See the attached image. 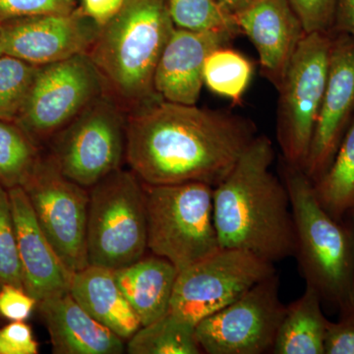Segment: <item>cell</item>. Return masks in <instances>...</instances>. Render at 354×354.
I'll use <instances>...</instances> for the list:
<instances>
[{"mask_svg": "<svg viewBox=\"0 0 354 354\" xmlns=\"http://www.w3.org/2000/svg\"><path fill=\"white\" fill-rule=\"evenodd\" d=\"M257 135L239 114L160 100L127 114L125 160L149 185L216 187Z\"/></svg>", "mask_w": 354, "mask_h": 354, "instance_id": "1", "label": "cell"}, {"mask_svg": "<svg viewBox=\"0 0 354 354\" xmlns=\"http://www.w3.org/2000/svg\"><path fill=\"white\" fill-rule=\"evenodd\" d=\"M274 145L257 135L232 171L214 187V218L223 248L241 249L272 263L295 257L290 195L271 171Z\"/></svg>", "mask_w": 354, "mask_h": 354, "instance_id": "2", "label": "cell"}, {"mask_svg": "<svg viewBox=\"0 0 354 354\" xmlns=\"http://www.w3.org/2000/svg\"><path fill=\"white\" fill-rule=\"evenodd\" d=\"M174 28L167 0H124L120 12L101 26L87 55L102 77L104 94L125 113L162 100L153 77Z\"/></svg>", "mask_w": 354, "mask_h": 354, "instance_id": "3", "label": "cell"}, {"mask_svg": "<svg viewBox=\"0 0 354 354\" xmlns=\"http://www.w3.org/2000/svg\"><path fill=\"white\" fill-rule=\"evenodd\" d=\"M279 177L290 195L295 227V257L307 286L339 317L351 313L354 290V225L337 220L317 197L304 169L279 160Z\"/></svg>", "mask_w": 354, "mask_h": 354, "instance_id": "4", "label": "cell"}, {"mask_svg": "<svg viewBox=\"0 0 354 354\" xmlns=\"http://www.w3.org/2000/svg\"><path fill=\"white\" fill-rule=\"evenodd\" d=\"M146 194L148 249L179 271L220 248L214 218V187L186 183L149 185Z\"/></svg>", "mask_w": 354, "mask_h": 354, "instance_id": "5", "label": "cell"}, {"mask_svg": "<svg viewBox=\"0 0 354 354\" xmlns=\"http://www.w3.org/2000/svg\"><path fill=\"white\" fill-rule=\"evenodd\" d=\"M87 249L88 265L111 270L145 256V189L132 171L120 169L91 188Z\"/></svg>", "mask_w": 354, "mask_h": 354, "instance_id": "6", "label": "cell"}, {"mask_svg": "<svg viewBox=\"0 0 354 354\" xmlns=\"http://www.w3.org/2000/svg\"><path fill=\"white\" fill-rule=\"evenodd\" d=\"M330 41L332 34L329 32L305 35L277 88L276 130L281 158L302 169L308 157L327 84Z\"/></svg>", "mask_w": 354, "mask_h": 354, "instance_id": "7", "label": "cell"}, {"mask_svg": "<svg viewBox=\"0 0 354 354\" xmlns=\"http://www.w3.org/2000/svg\"><path fill=\"white\" fill-rule=\"evenodd\" d=\"M127 114L102 94L48 142L51 157L70 180L92 188L125 160Z\"/></svg>", "mask_w": 354, "mask_h": 354, "instance_id": "8", "label": "cell"}, {"mask_svg": "<svg viewBox=\"0 0 354 354\" xmlns=\"http://www.w3.org/2000/svg\"><path fill=\"white\" fill-rule=\"evenodd\" d=\"M276 272L270 261L248 251L220 247L178 272L169 312L196 326Z\"/></svg>", "mask_w": 354, "mask_h": 354, "instance_id": "9", "label": "cell"}, {"mask_svg": "<svg viewBox=\"0 0 354 354\" xmlns=\"http://www.w3.org/2000/svg\"><path fill=\"white\" fill-rule=\"evenodd\" d=\"M22 188L60 259L73 272L88 267L87 188L65 176L48 152L41 153Z\"/></svg>", "mask_w": 354, "mask_h": 354, "instance_id": "10", "label": "cell"}, {"mask_svg": "<svg viewBox=\"0 0 354 354\" xmlns=\"http://www.w3.org/2000/svg\"><path fill=\"white\" fill-rule=\"evenodd\" d=\"M102 94L104 82L87 53L39 66L15 122L41 147Z\"/></svg>", "mask_w": 354, "mask_h": 354, "instance_id": "11", "label": "cell"}, {"mask_svg": "<svg viewBox=\"0 0 354 354\" xmlns=\"http://www.w3.org/2000/svg\"><path fill=\"white\" fill-rule=\"evenodd\" d=\"M286 305L278 272L195 326L203 353H271Z\"/></svg>", "mask_w": 354, "mask_h": 354, "instance_id": "12", "label": "cell"}, {"mask_svg": "<svg viewBox=\"0 0 354 354\" xmlns=\"http://www.w3.org/2000/svg\"><path fill=\"white\" fill-rule=\"evenodd\" d=\"M353 116L354 38L332 32L327 84L304 167L312 183L329 171Z\"/></svg>", "mask_w": 354, "mask_h": 354, "instance_id": "13", "label": "cell"}, {"mask_svg": "<svg viewBox=\"0 0 354 354\" xmlns=\"http://www.w3.org/2000/svg\"><path fill=\"white\" fill-rule=\"evenodd\" d=\"M4 55L44 66L88 53L101 26L82 9L2 23Z\"/></svg>", "mask_w": 354, "mask_h": 354, "instance_id": "14", "label": "cell"}, {"mask_svg": "<svg viewBox=\"0 0 354 354\" xmlns=\"http://www.w3.org/2000/svg\"><path fill=\"white\" fill-rule=\"evenodd\" d=\"M234 17L257 51L261 74L278 88L306 35L297 14L288 0H257Z\"/></svg>", "mask_w": 354, "mask_h": 354, "instance_id": "15", "label": "cell"}, {"mask_svg": "<svg viewBox=\"0 0 354 354\" xmlns=\"http://www.w3.org/2000/svg\"><path fill=\"white\" fill-rule=\"evenodd\" d=\"M239 34L197 32L174 28L165 44L153 77L156 92L164 101L197 104L204 81L205 60L212 51L232 44Z\"/></svg>", "mask_w": 354, "mask_h": 354, "instance_id": "16", "label": "cell"}, {"mask_svg": "<svg viewBox=\"0 0 354 354\" xmlns=\"http://www.w3.org/2000/svg\"><path fill=\"white\" fill-rule=\"evenodd\" d=\"M8 190L25 290L38 302L69 292L74 272L60 259L44 234L24 189Z\"/></svg>", "mask_w": 354, "mask_h": 354, "instance_id": "17", "label": "cell"}, {"mask_svg": "<svg viewBox=\"0 0 354 354\" xmlns=\"http://www.w3.org/2000/svg\"><path fill=\"white\" fill-rule=\"evenodd\" d=\"M55 354H121L124 339L93 318L70 292L37 304Z\"/></svg>", "mask_w": 354, "mask_h": 354, "instance_id": "18", "label": "cell"}, {"mask_svg": "<svg viewBox=\"0 0 354 354\" xmlns=\"http://www.w3.org/2000/svg\"><path fill=\"white\" fill-rule=\"evenodd\" d=\"M69 292L93 318L121 339H129L141 328L116 281L114 270L88 265L74 272Z\"/></svg>", "mask_w": 354, "mask_h": 354, "instance_id": "19", "label": "cell"}, {"mask_svg": "<svg viewBox=\"0 0 354 354\" xmlns=\"http://www.w3.org/2000/svg\"><path fill=\"white\" fill-rule=\"evenodd\" d=\"M114 274L141 327L169 311L178 270L169 260L152 253Z\"/></svg>", "mask_w": 354, "mask_h": 354, "instance_id": "20", "label": "cell"}, {"mask_svg": "<svg viewBox=\"0 0 354 354\" xmlns=\"http://www.w3.org/2000/svg\"><path fill=\"white\" fill-rule=\"evenodd\" d=\"M330 322L320 295L306 285L301 297L286 305L271 353L325 354Z\"/></svg>", "mask_w": 354, "mask_h": 354, "instance_id": "21", "label": "cell"}, {"mask_svg": "<svg viewBox=\"0 0 354 354\" xmlns=\"http://www.w3.org/2000/svg\"><path fill=\"white\" fill-rule=\"evenodd\" d=\"M130 354H201L195 325L171 312L141 328L129 339Z\"/></svg>", "mask_w": 354, "mask_h": 354, "instance_id": "22", "label": "cell"}, {"mask_svg": "<svg viewBox=\"0 0 354 354\" xmlns=\"http://www.w3.org/2000/svg\"><path fill=\"white\" fill-rule=\"evenodd\" d=\"M324 208L337 218L348 216L354 205V116L325 176L314 183Z\"/></svg>", "mask_w": 354, "mask_h": 354, "instance_id": "23", "label": "cell"}, {"mask_svg": "<svg viewBox=\"0 0 354 354\" xmlns=\"http://www.w3.org/2000/svg\"><path fill=\"white\" fill-rule=\"evenodd\" d=\"M253 73L254 65L248 58L228 46H221L212 51L205 60L203 81L214 94L227 97L239 106Z\"/></svg>", "mask_w": 354, "mask_h": 354, "instance_id": "24", "label": "cell"}, {"mask_svg": "<svg viewBox=\"0 0 354 354\" xmlns=\"http://www.w3.org/2000/svg\"><path fill=\"white\" fill-rule=\"evenodd\" d=\"M41 147L13 121L0 120V184L22 187L41 158Z\"/></svg>", "mask_w": 354, "mask_h": 354, "instance_id": "25", "label": "cell"}, {"mask_svg": "<svg viewBox=\"0 0 354 354\" xmlns=\"http://www.w3.org/2000/svg\"><path fill=\"white\" fill-rule=\"evenodd\" d=\"M174 25L189 31H228L241 35L234 14L218 0H167Z\"/></svg>", "mask_w": 354, "mask_h": 354, "instance_id": "26", "label": "cell"}, {"mask_svg": "<svg viewBox=\"0 0 354 354\" xmlns=\"http://www.w3.org/2000/svg\"><path fill=\"white\" fill-rule=\"evenodd\" d=\"M38 68L19 58L0 55V120H17Z\"/></svg>", "mask_w": 354, "mask_h": 354, "instance_id": "27", "label": "cell"}, {"mask_svg": "<svg viewBox=\"0 0 354 354\" xmlns=\"http://www.w3.org/2000/svg\"><path fill=\"white\" fill-rule=\"evenodd\" d=\"M4 283L24 288L12 203L9 190L0 184V286Z\"/></svg>", "mask_w": 354, "mask_h": 354, "instance_id": "28", "label": "cell"}, {"mask_svg": "<svg viewBox=\"0 0 354 354\" xmlns=\"http://www.w3.org/2000/svg\"><path fill=\"white\" fill-rule=\"evenodd\" d=\"M306 34L329 32L334 27L337 0H288Z\"/></svg>", "mask_w": 354, "mask_h": 354, "instance_id": "29", "label": "cell"}, {"mask_svg": "<svg viewBox=\"0 0 354 354\" xmlns=\"http://www.w3.org/2000/svg\"><path fill=\"white\" fill-rule=\"evenodd\" d=\"M74 10L69 0H0V24L8 21Z\"/></svg>", "mask_w": 354, "mask_h": 354, "instance_id": "30", "label": "cell"}, {"mask_svg": "<svg viewBox=\"0 0 354 354\" xmlns=\"http://www.w3.org/2000/svg\"><path fill=\"white\" fill-rule=\"evenodd\" d=\"M38 301L24 288L4 283L0 286V318L26 321L32 315Z\"/></svg>", "mask_w": 354, "mask_h": 354, "instance_id": "31", "label": "cell"}, {"mask_svg": "<svg viewBox=\"0 0 354 354\" xmlns=\"http://www.w3.org/2000/svg\"><path fill=\"white\" fill-rule=\"evenodd\" d=\"M38 353V342L25 321H11L0 328V354Z\"/></svg>", "mask_w": 354, "mask_h": 354, "instance_id": "32", "label": "cell"}, {"mask_svg": "<svg viewBox=\"0 0 354 354\" xmlns=\"http://www.w3.org/2000/svg\"><path fill=\"white\" fill-rule=\"evenodd\" d=\"M325 354H354V315L330 321L325 339Z\"/></svg>", "mask_w": 354, "mask_h": 354, "instance_id": "33", "label": "cell"}, {"mask_svg": "<svg viewBox=\"0 0 354 354\" xmlns=\"http://www.w3.org/2000/svg\"><path fill=\"white\" fill-rule=\"evenodd\" d=\"M124 3V0H83L82 10L100 26L113 18Z\"/></svg>", "mask_w": 354, "mask_h": 354, "instance_id": "34", "label": "cell"}, {"mask_svg": "<svg viewBox=\"0 0 354 354\" xmlns=\"http://www.w3.org/2000/svg\"><path fill=\"white\" fill-rule=\"evenodd\" d=\"M332 32H346L354 38V0H337Z\"/></svg>", "mask_w": 354, "mask_h": 354, "instance_id": "35", "label": "cell"}, {"mask_svg": "<svg viewBox=\"0 0 354 354\" xmlns=\"http://www.w3.org/2000/svg\"><path fill=\"white\" fill-rule=\"evenodd\" d=\"M230 13L236 15L255 3L257 0H218Z\"/></svg>", "mask_w": 354, "mask_h": 354, "instance_id": "36", "label": "cell"}, {"mask_svg": "<svg viewBox=\"0 0 354 354\" xmlns=\"http://www.w3.org/2000/svg\"><path fill=\"white\" fill-rule=\"evenodd\" d=\"M348 216L351 218V220L353 221L354 225V205L353 206V208L351 209V211L348 212ZM349 315H354V290L353 295V301H351V313L349 314Z\"/></svg>", "mask_w": 354, "mask_h": 354, "instance_id": "37", "label": "cell"}, {"mask_svg": "<svg viewBox=\"0 0 354 354\" xmlns=\"http://www.w3.org/2000/svg\"><path fill=\"white\" fill-rule=\"evenodd\" d=\"M4 55L3 53V27L0 24V55Z\"/></svg>", "mask_w": 354, "mask_h": 354, "instance_id": "38", "label": "cell"}, {"mask_svg": "<svg viewBox=\"0 0 354 354\" xmlns=\"http://www.w3.org/2000/svg\"><path fill=\"white\" fill-rule=\"evenodd\" d=\"M69 1H73V0H69Z\"/></svg>", "mask_w": 354, "mask_h": 354, "instance_id": "39", "label": "cell"}]
</instances>
